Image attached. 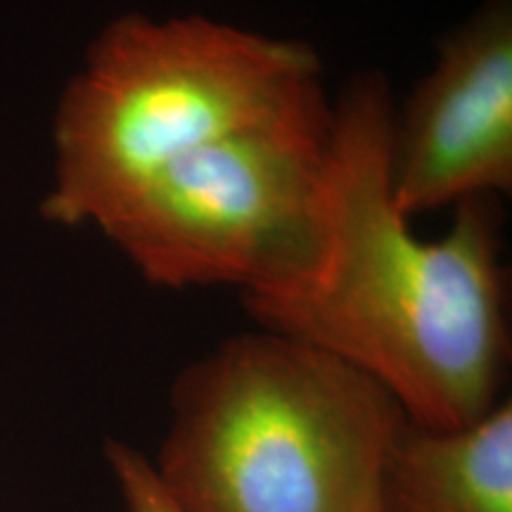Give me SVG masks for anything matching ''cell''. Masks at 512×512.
<instances>
[{
    "label": "cell",
    "instance_id": "6da1fadb",
    "mask_svg": "<svg viewBox=\"0 0 512 512\" xmlns=\"http://www.w3.org/2000/svg\"><path fill=\"white\" fill-rule=\"evenodd\" d=\"M396 107L382 74H358L332 105L323 214L311 259L242 292L249 316L347 363L411 425H470L501 399L510 356L501 207H453L437 240L413 233L392 190Z\"/></svg>",
    "mask_w": 512,
    "mask_h": 512
},
{
    "label": "cell",
    "instance_id": "7a4b0ae2",
    "mask_svg": "<svg viewBox=\"0 0 512 512\" xmlns=\"http://www.w3.org/2000/svg\"><path fill=\"white\" fill-rule=\"evenodd\" d=\"M406 425L370 377L259 328L176 377L150 460L183 512H382L384 467Z\"/></svg>",
    "mask_w": 512,
    "mask_h": 512
},
{
    "label": "cell",
    "instance_id": "3957f363",
    "mask_svg": "<svg viewBox=\"0 0 512 512\" xmlns=\"http://www.w3.org/2000/svg\"><path fill=\"white\" fill-rule=\"evenodd\" d=\"M323 93L316 50L202 15H121L88 48L55 121L43 216L98 223L185 152Z\"/></svg>",
    "mask_w": 512,
    "mask_h": 512
},
{
    "label": "cell",
    "instance_id": "277c9868",
    "mask_svg": "<svg viewBox=\"0 0 512 512\" xmlns=\"http://www.w3.org/2000/svg\"><path fill=\"white\" fill-rule=\"evenodd\" d=\"M325 93L185 152L98 223L150 285L261 290L311 259L323 214Z\"/></svg>",
    "mask_w": 512,
    "mask_h": 512
},
{
    "label": "cell",
    "instance_id": "5b68a950",
    "mask_svg": "<svg viewBox=\"0 0 512 512\" xmlns=\"http://www.w3.org/2000/svg\"><path fill=\"white\" fill-rule=\"evenodd\" d=\"M512 188V5L489 0L441 41L394 114L392 190L408 219Z\"/></svg>",
    "mask_w": 512,
    "mask_h": 512
},
{
    "label": "cell",
    "instance_id": "8992f818",
    "mask_svg": "<svg viewBox=\"0 0 512 512\" xmlns=\"http://www.w3.org/2000/svg\"><path fill=\"white\" fill-rule=\"evenodd\" d=\"M382 512H512V403L451 430L408 422L384 467Z\"/></svg>",
    "mask_w": 512,
    "mask_h": 512
},
{
    "label": "cell",
    "instance_id": "52a82bcc",
    "mask_svg": "<svg viewBox=\"0 0 512 512\" xmlns=\"http://www.w3.org/2000/svg\"><path fill=\"white\" fill-rule=\"evenodd\" d=\"M105 458L126 512H183L164 491L150 456L124 441H107Z\"/></svg>",
    "mask_w": 512,
    "mask_h": 512
}]
</instances>
